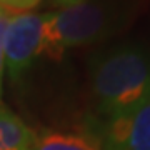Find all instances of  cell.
Wrapping results in <instances>:
<instances>
[{"label":"cell","mask_w":150,"mask_h":150,"mask_svg":"<svg viewBox=\"0 0 150 150\" xmlns=\"http://www.w3.org/2000/svg\"><path fill=\"white\" fill-rule=\"evenodd\" d=\"M8 18H10L8 12L0 7V95H2V77H4V69H5V59H4V37H5Z\"/></svg>","instance_id":"7"},{"label":"cell","mask_w":150,"mask_h":150,"mask_svg":"<svg viewBox=\"0 0 150 150\" xmlns=\"http://www.w3.org/2000/svg\"><path fill=\"white\" fill-rule=\"evenodd\" d=\"M52 5L59 7V8H65V7H70V5H77L80 2H85V0H50Z\"/></svg>","instance_id":"9"},{"label":"cell","mask_w":150,"mask_h":150,"mask_svg":"<svg viewBox=\"0 0 150 150\" xmlns=\"http://www.w3.org/2000/svg\"><path fill=\"white\" fill-rule=\"evenodd\" d=\"M100 137L105 150H150V100L132 113L107 118Z\"/></svg>","instance_id":"4"},{"label":"cell","mask_w":150,"mask_h":150,"mask_svg":"<svg viewBox=\"0 0 150 150\" xmlns=\"http://www.w3.org/2000/svg\"><path fill=\"white\" fill-rule=\"evenodd\" d=\"M33 150H105V145L87 129H47L37 134Z\"/></svg>","instance_id":"5"},{"label":"cell","mask_w":150,"mask_h":150,"mask_svg":"<svg viewBox=\"0 0 150 150\" xmlns=\"http://www.w3.org/2000/svg\"><path fill=\"white\" fill-rule=\"evenodd\" d=\"M122 12L110 0H85L42 15L40 57L60 60L69 48L103 40L118 27Z\"/></svg>","instance_id":"2"},{"label":"cell","mask_w":150,"mask_h":150,"mask_svg":"<svg viewBox=\"0 0 150 150\" xmlns=\"http://www.w3.org/2000/svg\"><path fill=\"white\" fill-rule=\"evenodd\" d=\"M42 43V15L20 12L10 15L4 37L5 69L13 82L20 80L33 60L40 57Z\"/></svg>","instance_id":"3"},{"label":"cell","mask_w":150,"mask_h":150,"mask_svg":"<svg viewBox=\"0 0 150 150\" xmlns=\"http://www.w3.org/2000/svg\"><path fill=\"white\" fill-rule=\"evenodd\" d=\"M40 0H0V7L10 12H28L37 7Z\"/></svg>","instance_id":"8"},{"label":"cell","mask_w":150,"mask_h":150,"mask_svg":"<svg viewBox=\"0 0 150 150\" xmlns=\"http://www.w3.org/2000/svg\"><path fill=\"white\" fill-rule=\"evenodd\" d=\"M92 93L107 118L127 115L150 100V50L142 45H118L92 64Z\"/></svg>","instance_id":"1"},{"label":"cell","mask_w":150,"mask_h":150,"mask_svg":"<svg viewBox=\"0 0 150 150\" xmlns=\"http://www.w3.org/2000/svg\"><path fill=\"white\" fill-rule=\"evenodd\" d=\"M37 134L0 103V150H33Z\"/></svg>","instance_id":"6"}]
</instances>
